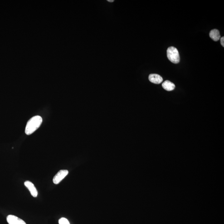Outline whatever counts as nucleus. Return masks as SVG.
<instances>
[{"instance_id":"nucleus-1","label":"nucleus","mask_w":224,"mask_h":224,"mask_svg":"<svg viewBox=\"0 0 224 224\" xmlns=\"http://www.w3.org/2000/svg\"><path fill=\"white\" fill-rule=\"evenodd\" d=\"M42 119L39 115L32 117L27 122L25 133L27 135H30L38 129L42 123Z\"/></svg>"},{"instance_id":"nucleus-2","label":"nucleus","mask_w":224,"mask_h":224,"mask_svg":"<svg viewBox=\"0 0 224 224\" xmlns=\"http://www.w3.org/2000/svg\"><path fill=\"white\" fill-rule=\"evenodd\" d=\"M167 56L168 60L174 64H178L180 61V56L178 50L173 46L168 47L167 50Z\"/></svg>"},{"instance_id":"nucleus-3","label":"nucleus","mask_w":224,"mask_h":224,"mask_svg":"<svg viewBox=\"0 0 224 224\" xmlns=\"http://www.w3.org/2000/svg\"><path fill=\"white\" fill-rule=\"evenodd\" d=\"M69 173L68 171L67 170H61L54 177L53 182L55 184H59Z\"/></svg>"},{"instance_id":"nucleus-4","label":"nucleus","mask_w":224,"mask_h":224,"mask_svg":"<svg viewBox=\"0 0 224 224\" xmlns=\"http://www.w3.org/2000/svg\"><path fill=\"white\" fill-rule=\"evenodd\" d=\"M6 220L9 224H27L23 220L13 215H9Z\"/></svg>"},{"instance_id":"nucleus-5","label":"nucleus","mask_w":224,"mask_h":224,"mask_svg":"<svg viewBox=\"0 0 224 224\" xmlns=\"http://www.w3.org/2000/svg\"><path fill=\"white\" fill-rule=\"evenodd\" d=\"M24 185L28 188L29 191L31 192V195L33 197H37L38 192L37 189H36V187H35L34 185L33 184L32 182L29 181H26L24 182Z\"/></svg>"},{"instance_id":"nucleus-6","label":"nucleus","mask_w":224,"mask_h":224,"mask_svg":"<svg viewBox=\"0 0 224 224\" xmlns=\"http://www.w3.org/2000/svg\"><path fill=\"white\" fill-rule=\"evenodd\" d=\"M149 81L153 84H158L163 81V78L157 74H151L149 76Z\"/></svg>"},{"instance_id":"nucleus-7","label":"nucleus","mask_w":224,"mask_h":224,"mask_svg":"<svg viewBox=\"0 0 224 224\" xmlns=\"http://www.w3.org/2000/svg\"><path fill=\"white\" fill-rule=\"evenodd\" d=\"M162 86L163 89L168 91H172L175 88V84L168 80H166L162 84Z\"/></svg>"},{"instance_id":"nucleus-8","label":"nucleus","mask_w":224,"mask_h":224,"mask_svg":"<svg viewBox=\"0 0 224 224\" xmlns=\"http://www.w3.org/2000/svg\"><path fill=\"white\" fill-rule=\"evenodd\" d=\"M209 36L214 41H218L221 38V35H220L219 31L217 29L211 30L210 32Z\"/></svg>"},{"instance_id":"nucleus-9","label":"nucleus","mask_w":224,"mask_h":224,"mask_svg":"<svg viewBox=\"0 0 224 224\" xmlns=\"http://www.w3.org/2000/svg\"><path fill=\"white\" fill-rule=\"evenodd\" d=\"M59 224H70L67 219L62 217L59 221Z\"/></svg>"},{"instance_id":"nucleus-10","label":"nucleus","mask_w":224,"mask_h":224,"mask_svg":"<svg viewBox=\"0 0 224 224\" xmlns=\"http://www.w3.org/2000/svg\"><path fill=\"white\" fill-rule=\"evenodd\" d=\"M221 42L222 46L224 47V37H222L221 39Z\"/></svg>"},{"instance_id":"nucleus-11","label":"nucleus","mask_w":224,"mask_h":224,"mask_svg":"<svg viewBox=\"0 0 224 224\" xmlns=\"http://www.w3.org/2000/svg\"><path fill=\"white\" fill-rule=\"evenodd\" d=\"M108 1L110 2H114V0H108Z\"/></svg>"}]
</instances>
